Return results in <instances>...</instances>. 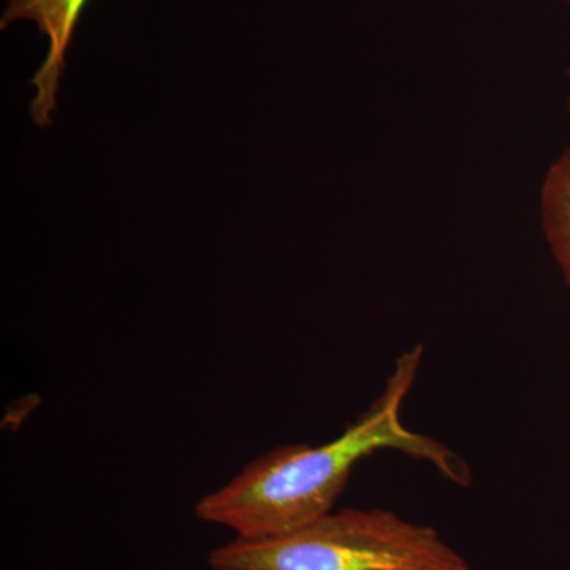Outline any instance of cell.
<instances>
[{
	"label": "cell",
	"mask_w": 570,
	"mask_h": 570,
	"mask_svg": "<svg viewBox=\"0 0 570 570\" xmlns=\"http://www.w3.org/2000/svg\"><path fill=\"white\" fill-rule=\"evenodd\" d=\"M422 358V346L397 356L382 395L333 441L281 445L250 461L197 502V519L227 528L236 539L291 534L335 510L356 464L382 450L426 461L449 482L471 485V468L459 453L409 430L401 417Z\"/></svg>",
	"instance_id": "cell-1"
},
{
	"label": "cell",
	"mask_w": 570,
	"mask_h": 570,
	"mask_svg": "<svg viewBox=\"0 0 570 570\" xmlns=\"http://www.w3.org/2000/svg\"><path fill=\"white\" fill-rule=\"evenodd\" d=\"M213 570H474L428 524L384 509L332 510L281 538L236 539L209 551Z\"/></svg>",
	"instance_id": "cell-2"
},
{
	"label": "cell",
	"mask_w": 570,
	"mask_h": 570,
	"mask_svg": "<svg viewBox=\"0 0 570 570\" xmlns=\"http://www.w3.org/2000/svg\"><path fill=\"white\" fill-rule=\"evenodd\" d=\"M88 0H10L3 11L2 28L11 22L29 20L39 26L48 39V52L32 85L36 86L31 111L37 126L51 124L58 107L59 82L66 69V55Z\"/></svg>",
	"instance_id": "cell-3"
},
{
	"label": "cell",
	"mask_w": 570,
	"mask_h": 570,
	"mask_svg": "<svg viewBox=\"0 0 570 570\" xmlns=\"http://www.w3.org/2000/svg\"><path fill=\"white\" fill-rule=\"evenodd\" d=\"M540 217L547 245L570 287V148L551 164L543 178Z\"/></svg>",
	"instance_id": "cell-4"
},
{
	"label": "cell",
	"mask_w": 570,
	"mask_h": 570,
	"mask_svg": "<svg viewBox=\"0 0 570 570\" xmlns=\"http://www.w3.org/2000/svg\"><path fill=\"white\" fill-rule=\"evenodd\" d=\"M569 78H570V70H569ZM568 108H569V112H570V92H569Z\"/></svg>",
	"instance_id": "cell-5"
}]
</instances>
